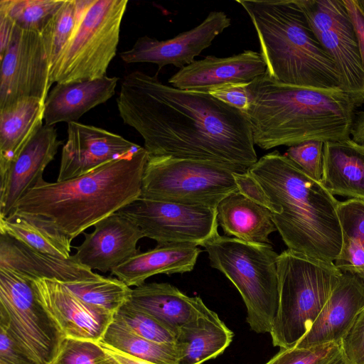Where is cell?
Returning a JSON list of instances; mask_svg holds the SVG:
<instances>
[{
  "instance_id": "29",
  "label": "cell",
  "mask_w": 364,
  "mask_h": 364,
  "mask_svg": "<svg viewBox=\"0 0 364 364\" xmlns=\"http://www.w3.org/2000/svg\"><path fill=\"white\" fill-rule=\"evenodd\" d=\"M0 232L51 256L62 259L71 256L72 240L39 216L14 212L7 217H0Z\"/></svg>"
},
{
  "instance_id": "4",
  "label": "cell",
  "mask_w": 364,
  "mask_h": 364,
  "mask_svg": "<svg viewBox=\"0 0 364 364\" xmlns=\"http://www.w3.org/2000/svg\"><path fill=\"white\" fill-rule=\"evenodd\" d=\"M149 157L141 147L74 178L54 183L43 178L14 212L48 220L73 240L139 198Z\"/></svg>"
},
{
  "instance_id": "49",
  "label": "cell",
  "mask_w": 364,
  "mask_h": 364,
  "mask_svg": "<svg viewBox=\"0 0 364 364\" xmlns=\"http://www.w3.org/2000/svg\"><path fill=\"white\" fill-rule=\"evenodd\" d=\"M358 1L360 3V4L363 6V7L364 8V0H358Z\"/></svg>"
},
{
  "instance_id": "5",
  "label": "cell",
  "mask_w": 364,
  "mask_h": 364,
  "mask_svg": "<svg viewBox=\"0 0 364 364\" xmlns=\"http://www.w3.org/2000/svg\"><path fill=\"white\" fill-rule=\"evenodd\" d=\"M236 2L245 10L255 27L270 79L300 87L343 90L334 60L296 0Z\"/></svg>"
},
{
  "instance_id": "45",
  "label": "cell",
  "mask_w": 364,
  "mask_h": 364,
  "mask_svg": "<svg viewBox=\"0 0 364 364\" xmlns=\"http://www.w3.org/2000/svg\"><path fill=\"white\" fill-rule=\"evenodd\" d=\"M14 27V22L5 14L0 12V57L6 49Z\"/></svg>"
},
{
  "instance_id": "33",
  "label": "cell",
  "mask_w": 364,
  "mask_h": 364,
  "mask_svg": "<svg viewBox=\"0 0 364 364\" xmlns=\"http://www.w3.org/2000/svg\"><path fill=\"white\" fill-rule=\"evenodd\" d=\"M65 0H1L0 12L26 31L42 32Z\"/></svg>"
},
{
  "instance_id": "25",
  "label": "cell",
  "mask_w": 364,
  "mask_h": 364,
  "mask_svg": "<svg viewBox=\"0 0 364 364\" xmlns=\"http://www.w3.org/2000/svg\"><path fill=\"white\" fill-rule=\"evenodd\" d=\"M321 183L333 196L364 200V145L350 138L326 141Z\"/></svg>"
},
{
  "instance_id": "13",
  "label": "cell",
  "mask_w": 364,
  "mask_h": 364,
  "mask_svg": "<svg viewBox=\"0 0 364 364\" xmlns=\"http://www.w3.org/2000/svg\"><path fill=\"white\" fill-rule=\"evenodd\" d=\"M341 74L343 90L364 92V69L353 23L343 0H296Z\"/></svg>"
},
{
  "instance_id": "27",
  "label": "cell",
  "mask_w": 364,
  "mask_h": 364,
  "mask_svg": "<svg viewBox=\"0 0 364 364\" xmlns=\"http://www.w3.org/2000/svg\"><path fill=\"white\" fill-rule=\"evenodd\" d=\"M45 101L19 99L0 109V173L43 127Z\"/></svg>"
},
{
  "instance_id": "19",
  "label": "cell",
  "mask_w": 364,
  "mask_h": 364,
  "mask_svg": "<svg viewBox=\"0 0 364 364\" xmlns=\"http://www.w3.org/2000/svg\"><path fill=\"white\" fill-rule=\"evenodd\" d=\"M267 72L260 53L244 50L228 57L206 56L181 68L168 80L171 86L209 93L231 84L250 83Z\"/></svg>"
},
{
  "instance_id": "28",
  "label": "cell",
  "mask_w": 364,
  "mask_h": 364,
  "mask_svg": "<svg viewBox=\"0 0 364 364\" xmlns=\"http://www.w3.org/2000/svg\"><path fill=\"white\" fill-rule=\"evenodd\" d=\"M233 333L213 311L178 330V364H201L222 354Z\"/></svg>"
},
{
  "instance_id": "22",
  "label": "cell",
  "mask_w": 364,
  "mask_h": 364,
  "mask_svg": "<svg viewBox=\"0 0 364 364\" xmlns=\"http://www.w3.org/2000/svg\"><path fill=\"white\" fill-rule=\"evenodd\" d=\"M128 302L176 331L211 311L199 296H188L168 283L136 287Z\"/></svg>"
},
{
  "instance_id": "11",
  "label": "cell",
  "mask_w": 364,
  "mask_h": 364,
  "mask_svg": "<svg viewBox=\"0 0 364 364\" xmlns=\"http://www.w3.org/2000/svg\"><path fill=\"white\" fill-rule=\"evenodd\" d=\"M157 245L204 246L219 236L216 208L139 198L118 212Z\"/></svg>"
},
{
  "instance_id": "47",
  "label": "cell",
  "mask_w": 364,
  "mask_h": 364,
  "mask_svg": "<svg viewBox=\"0 0 364 364\" xmlns=\"http://www.w3.org/2000/svg\"><path fill=\"white\" fill-rule=\"evenodd\" d=\"M352 139L364 145V110L358 112L351 130Z\"/></svg>"
},
{
  "instance_id": "35",
  "label": "cell",
  "mask_w": 364,
  "mask_h": 364,
  "mask_svg": "<svg viewBox=\"0 0 364 364\" xmlns=\"http://www.w3.org/2000/svg\"><path fill=\"white\" fill-rule=\"evenodd\" d=\"M53 364H119L99 342L65 338Z\"/></svg>"
},
{
  "instance_id": "3",
  "label": "cell",
  "mask_w": 364,
  "mask_h": 364,
  "mask_svg": "<svg viewBox=\"0 0 364 364\" xmlns=\"http://www.w3.org/2000/svg\"><path fill=\"white\" fill-rule=\"evenodd\" d=\"M272 206V220L289 250L334 262L343 242L339 201L320 182L274 151L248 170Z\"/></svg>"
},
{
  "instance_id": "8",
  "label": "cell",
  "mask_w": 364,
  "mask_h": 364,
  "mask_svg": "<svg viewBox=\"0 0 364 364\" xmlns=\"http://www.w3.org/2000/svg\"><path fill=\"white\" fill-rule=\"evenodd\" d=\"M127 0H94L79 19L67 46L53 64V85L106 76L115 57Z\"/></svg>"
},
{
  "instance_id": "21",
  "label": "cell",
  "mask_w": 364,
  "mask_h": 364,
  "mask_svg": "<svg viewBox=\"0 0 364 364\" xmlns=\"http://www.w3.org/2000/svg\"><path fill=\"white\" fill-rule=\"evenodd\" d=\"M0 267L11 269L33 281L48 279L68 284L102 277L80 264L73 255L68 259L51 256L1 232Z\"/></svg>"
},
{
  "instance_id": "41",
  "label": "cell",
  "mask_w": 364,
  "mask_h": 364,
  "mask_svg": "<svg viewBox=\"0 0 364 364\" xmlns=\"http://www.w3.org/2000/svg\"><path fill=\"white\" fill-rule=\"evenodd\" d=\"M249 84L228 85L213 90L209 94L245 113L252 100Z\"/></svg>"
},
{
  "instance_id": "48",
  "label": "cell",
  "mask_w": 364,
  "mask_h": 364,
  "mask_svg": "<svg viewBox=\"0 0 364 364\" xmlns=\"http://www.w3.org/2000/svg\"><path fill=\"white\" fill-rule=\"evenodd\" d=\"M317 364H349L339 345L328 356Z\"/></svg>"
},
{
  "instance_id": "42",
  "label": "cell",
  "mask_w": 364,
  "mask_h": 364,
  "mask_svg": "<svg viewBox=\"0 0 364 364\" xmlns=\"http://www.w3.org/2000/svg\"><path fill=\"white\" fill-rule=\"evenodd\" d=\"M0 364H37L1 325Z\"/></svg>"
},
{
  "instance_id": "15",
  "label": "cell",
  "mask_w": 364,
  "mask_h": 364,
  "mask_svg": "<svg viewBox=\"0 0 364 364\" xmlns=\"http://www.w3.org/2000/svg\"><path fill=\"white\" fill-rule=\"evenodd\" d=\"M141 147L104 129L78 122H70L67 141L62 149L57 181L90 173Z\"/></svg>"
},
{
  "instance_id": "9",
  "label": "cell",
  "mask_w": 364,
  "mask_h": 364,
  "mask_svg": "<svg viewBox=\"0 0 364 364\" xmlns=\"http://www.w3.org/2000/svg\"><path fill=\"white\" fill-rule=\"evenodd\" d=\"M235 172L211 161L149 156L139 198L217 208L237 191Z\"/></svg>"
},
{
  "instance_id": "43",
  "label": "cell",
  "mask_w": 364,
  "mask_h": 364,
  "mask_svg": "<svg viewBox=\"0 0 364 364\" xmlns=\"http://www.w3.org/2000/svg\"><path fill=\"white\" fill-rule=\"evenodd\" d=\"M237 191L251 200L272 211V206L261 186L249 173H234Z\"/></svg>"
},
{
  "instance_id": "26",
  "label": "cell",
  "mask_w": 364,
  "mask_h": 364,
  "mask_svg": "<svg viewBox=\"0 0 364 364\" xmlns=\"http://www.w3.org/2000/svg\"><path fill=\"white\" fill-rule=\"evenodd\" d=\"M216 210L218 225L226 235L252 244H271L269 235L277 228L267 208L236 191L223 198Z\"/></svg>"
},
{
  "instance_id": "31",
  "label": "cell",
  "mask_w": 364,
  "mask_h": 364,
  "mask_svg": "<svg viewBox=\"0 0 364 364\" xmlns=\"http://www.w3.org/2000/svg\"><path fill=\"white\" fill-rule=\"evenodd\" d=\"M87 304L115 314L129 301L132 289L118 278L105 277L63 284Z\"/></svg>"
},
{
  "instance_id": "1",
  "label": "cell",
  "mask_w": 364,
  "mask_h": 364,
  "mask_svg": "<svg viewBox=\"0 0 364 364\" xmlns=\"http://www.w3.org/2000/svg\"><path fill=\"white\" fill-rule=\"evenodd\" d=\"M117 104L150 156L211 161L237 173L258 160L247 114L209 93L181 90L136 70L124 77Z\"/></svg>"
},
{
  "instance_id": "46",
  "label": "cell",
  "mask_w": 364,
  "mask_h": 364,
  "mask_svg": "<svg viewBox=\"0 0 364 364\" xmlns=\"http://www.w3.org/2000/svg\"><path fill=\"white\" fill-rule=\"evenodd\" d=\"M103 349L117 360L119 364H156L140 358L129 355L123 352L117 350L111 346L99 342Z\"/></svg>"
},
{
  "instance_id": "39",
  "label": "cell",
  "mask_w": 364,
  "mask_h": 364,
  "mask_svg": "<svg viewBox=\"0 0 364 364\" xmlns=\"http://www.w3.org/2000/svg\"><path fill=\"white\" fill-rule=\"evenodd\" d=\"M334 264L341 273H350L364 282V249L355 240L343 235L342 247Z\"/></svg>"
},
{
  "instance_id": "12",
  "label": "cell",
  "mask_w": 364,
  "mask_h": 364,
  "mask_svg": "<svg viewBox=\"0 0 364 364\" xmlns=\"http://www.w3.org/2000/svg\"><path fill=\"white\" fill-rule=\"evenodd\" d=\"M0 60V109L25 97L46 101L52 85V63L42 32L15 26Z\"/></svg>"
},
{
  "instance_id": "10",
  "label": "cell",
  "mask_w": 364,
  "mask_h": 364,
  "mask_svg": "<svg viewBox=\"0 0 364 364\" xmlns=\"http://www.w3.org/2000/svg\"><path fill=\"white\" fill-rule=\"evenodd\" d=\"M0 325L37 364H53L65 336L38 299L33 280L0 267Z\"/></svg>"
},
{
  "instance_id": "6",
  "label": "cell",
  "mask_w": 364,
  "mask_h": 364,
  "mask_svg": "<svg viewBox=\"0 0 364 364\" xmlns=\"http://www.w3.org/2000/svg\"><path fill=\"white\" fill-rule=\"evenodd\" d=\"M279 305L269 332L272 344L291 348L309 331L342 273L334 262L286 250L277 259Z\"/></svg>"
},
{
  "instance_id": "24",
  "label": "cell",
  "mask_w": 364,
  "mask_h": 364,
  "mask_svg": "<svg viewBox=\"0 0 364 364\" xmlns=\"http://www.w3.org/2000/svg\"><path fill=\"white\" fill-rule=\"evenodd\" d=\"M201 250L190 245H156L139 252L111 271L127 286L138 287L158 274H172L192 271Z\"/></svg>"
},
{
  "instance_id": "44",
  "label": "cell",
  "mask_w": 364,
  "mask_h": 364,
  "mask_svg": "<svg viewBox=\"0 0 364 364\" xmlns=\"http://www.w3.org/2000/svg\"><path fill=\"white\" fill-rule=\"evenodd\" d=\"M353 23L364 69V8L358 0H343Z\"/></svg>"
},
{
  "instance_id": "18",
  "label": "cell",
  "mask_w": 364,
  "mask_h": 364,
  "mask_svg": "<svg viewBox=\"0 0 364 364\" xmlns=\"http://www.w3.org/2000/svg\"><path fill=\"white\" fill-rule=\"evenodd\" d=\"M90 233L83 232V242L75 247L74 258L90 269L111 272L139 253L137 243L144 237L140 228L118 213L100 220Z\"/></svg>"
},
{
  "instance_id": "30",
  "label": "cell",
  "mask_w": 364,
  "mask_h": 364,
  "mask_svg": "<svg viewBox=\"0 0 364 364\" xmlns=\"http://www.w3.org/2000/svg\"><path fill=\"white\" fill-rule=\"evenodd\" d=\"M100 342L156 364H178L176 344L158 343L144 338L114 318Z\"/></svg>"
},
{
  "instance_id": "34",
  "label": "cell",
  "mask_w": 364,
  "mask_h": 364,
  "mask_svg": "<svg viewBox=\"0 0 364 364\" xmlns=\"http://www.w3.org/2000/svg\"><path fill=\"white\" fill-rule=\"evenodd\" d=\"M114 318L144 338L158 343L176 344L178 331L128 301L114 314Z\"/></svg>"
},
{
  "instance_id": "38",
  "label": "cell",
  "mask_w": 364,
  "mask_h": 364,
  "mask_svg": "<svg viewBox=\"0 0 364 364\" xmlns=\"http://www.w3.org/2000/svg\"><path fill=\"white\" fill-rule=\"evenodd\" d=\"M338 345V343H331L311 348L294 346L280 349L264 364H317L332 353Z\"/></svg>"
},
{
  "instance_id": "17",
  "label": "cell",
  "mask_w": 364,
  "mask_h": 364,
  "mask_svg": "<svg viewBox=\"0 0 364 364\" xmlns=\"http://www.w3.org/2000/svg\"><path fill=\"white\" fill-rule=\"evenodd\" d=\"M62 141L53 126L43 125L1 176L0 217L11 215L18 202L41 180Z\"/></svg>"
},
{
  "instance_id": "32",
  "label": "cell",
  "mask_w": 364,
  "mask_h": 364,
  "mask_svg": "<svg viewBox=\"0 0 364 364\" xmlns=\"http://www.w3.org/2000/svg\"><path fill=\"white\" fill-rule=\"evenodd\" d=\"M94 0H65L42 31L52 67L67 46L83 13Z\"/></svg>"
},
{
  "instance_id": "7",
  "label": "cell",
  "mask_w": 364,
  "mask_h": 364,
  "mask_svg": "<svg viewBox=\"0 0 364 364\" xmlns=\"http://www.w3.org/2000/svg\"><path fill=\"white\" fill-rule=\"evenodd\" d=\"M203 247L210 266L238 290L251 329L258 333H269L279 305V255L271 244H252L219 235Z\"/></svg>"
},
{
  "instance_id": "40",
  "label": "cell",
  "mask_w": 364,
  "mask_h": 364,
  "mask_svg": "<svg viewBox=\"0 0 364 364\" xmlns=\"http://www.w3.org/2000/svg\"><path fill=\"white\" fill-rule=\"evenodd\" d=\"M339 343L349 364H364V308Z\"/></svg>"
},
{
  "instance_id": "23",
  "label": "cell",
  "mask_w": 364,
  "mask_h": 364,
  "mask_svg": "<svg viewBox=\"0 0 364 364\" xmlns=\"http://www.w3.org/2000/svg\"><path fill=\"white\" fill-rule=\"evenodd\" d=\"M118 80L106 75L93 80L57 84L45 101L46 125L77 122L85 113L114 95Z\"/></svg>"
},
{
  "instance_id": "2",
  "label": "cell",
  "mask_w": 364,
  "mask_h": 364,
  "mask_svg": "<svg viewBox=\"0 0 364 364\" xmlns=\"http://www.w3.org/2000/svg\"><path fill=\"white\" fill-rule=\"evenodd\" d=\"M245 112L255 145L264 150L306 141L350 138L364 92L321 90L277 82L266 73L249 84Z\"/></svg>"
},
{
  "instance_id": "37",
  "label": "cell",
  "mask_w": 364,
  "mask_h": 364,
  "mask_svg": "<svg viewBox=\"0 0 364 364\" xmlns=\"http://www.w3.org/2000/svg\"><path fill=\"white\" fill-rule=\"evenodd\" d=\"M337 213L343 235L358 242L364 249V200L339 201Z\"/></svg>"
},
{
  "instance_id": "16",
  "label": "cell",
  "mask_w": 364,
  "mask_h": 364,
  "mask_svg": "<svg viewBox=\"0 0 364 364\" xmlns=\"http://www.w3.org/2000/svg\"><path fill=\"white\" fill-rule=\"evenodd\" d=\"M33 286L38 299L65 338L101 341L114 314L85 303L57 280L38 279Z\"/></svg>"
},
{
  "instance_id": "36",
  "label": "cell",
  "mask_w": 364,
  "mask_h": 364,
  "mask_svg": "<svg viewBox=\"0 0 364 364\" xmlns=\"http://www.w3.org/2000/svg\"><path fill=\"white\" fill-rule=\"evenodd\" d=\"M324 143L318 140L304 141L289 146L284 155L307 176L321 182Z\"/></svg>"
},
{
  "instance_id": "20",
  "label": "cell",
  "mask_w": 364,
  "mask_h": 364,
  "mask_svg": "<svg viewBox=\"0 0 364 364\" xmlns=\"http://www.w3.org/2000/svg\"><path fill=\"white\" fill-rule=\"evenodd\" d=\"M363 308L364 282L350 273H342L316 321L295 346L311 348L339 343Z\"/></svg>"
},
{
  "instance_id": "14",
  "label": "cell",
  "mask_w": 364,
  "mask_h": 364,
  "mask_svg": "<svg viewBox=\"0 0 364 364\" xmlns=\"http://www.w3.org/2000/svg\"><path fill=\"white\" fill-rule=\"evenodd\" d=\"M231 24L223 11H211L197 26L173 38L159 41L144 36L133 47L120 53L126 63H150L159 69L172 65L180 69L195 61V58L208 48L214 39Z\"/></svg>"
}]
</instances>
